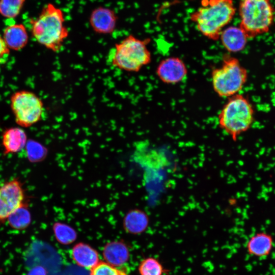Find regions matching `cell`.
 Segmentation results:
<instances>
[{
    "label": "cell",
    "instance_id": "cell-1",
    "mask_svg": "<svg viewBox=\"0 0 275 275\" xmlns=\"http://www.w3.org/2000/svg\"><path fill=\"white\" fill-rule=\"evenodd\" d=\"M65 23L63 10L52 3H48L38 16L30 21L32 34L40 45L57 52L69 36V30Z\"/></svg>",
    "mask_w": 275,
    "mask_h": 275
},
{
    "label": "cell",
    "instance_id": "cell-2",
    "mask_svg": "<svg viewBox=\"0 0 275 275\" xmlns=\"http://www.w3.org/2000/svg\"><path fill=\"white\" fill-rule=\"evenodd\" d=\"M235 12L233 0H201V6L190 14L189 18L204 37L217 41Z\"/></svg>",
    "mask_w": 275,
    "mask_h": 275
},
{
    "label": "cell",
    "instance_id": "cell-3",
    "mask_svg": "<svg viewBox=\"0 0 275 275\" xmlns=\"http://www.w3.org/2000/svg\"><path fill=\"white\" fill-rule=\"evenodd\" d=\"M217 117L219 128L233 141L247 131L254 121V109L250 100L239 93L228 98Z\"/></svg>",
    "mask_w": 275,
    "mask_h": 275
},
{
    "label": "cell",
    "instance_id": "cell-4",
    "mask_svg": "<svg viewBox=\"0 0 275 275\" xmlns=\"http://www.w3.org/2000/svg\"><path fill=\"white\" fill-rule=\"evenodd\" d=\"M149 38L144 40L130 34L115 44L110 56L114 67L128 72H138L151 62V53L148 47Z\"/></svg>",
    "mask_w": 275,
    "mask_h": 275
},
{
    "label": "cell",
    "instance_id": "cell-5",
    "mask_svg": "<svg viewBox=\"0 0 275 275\" xmlns=\"http://www.w3.org/2000/svg\"><path fill=\"white\" fill-rule=\"evenodd\" d=\"M239 27L248 39L267 33L274 19L275 10L270 0H240Z\"/></svg>",
    "mask_w": 275,
    "mask_h": 275
},
{
    "label": "cell",
    "instance_id": "cell-6",
    "mask_svg": "<svg viewBox=\"0 0 275 275\" xmlns=\"http://www.w3.org/2000/svg\"><path fill=\"white\" fill-rule=\"evenodd\" d=\"M211 75L213 89L222 98L238 94L248 77L246 69L238 59L229 54L224 56L221 65L213 68Z\"/></svg>",
    "mask_w": 275,
    "mask_h": 275
},
{
    "label": "cell",
    "instance_id": "cell-7",
    "mask_svg": "<svg viewBox=\"0 0 275 275\" xmlns=\"http://www.w3.org/2000/svg\"><path fill=\"white\" fill-rule=\"evenodd\" d=\"M10 107L16 123L20 127L27 128L40 121L44 104L41 99L34 92L20 90L11 95Z\"/></svg>",
    "mask_w": 275,
    "mask_h": 275
},
{
    "label": "cell",
    "instance_id": "cell-8",
    "mask_svg": "<svg viewBox=\"0 0 275 275\" xmlns=\"http://www.w3.org/2000/svg\"><path fill=\"white\" fill-rule=\"evenodd\" d=\"M22 182L13 178L0 185V222H5L19 207L27 203Z\"/></svg>",
    "mask_w": 275,
    "mask_h": 275
},
{
    "label": "cell",
    "instance_id": "cell-9",
    "mask_svg": "<svg viewBox=\"0 0 275 275\" xmlns=\"http://www.w3.org/2000/svg\"><path fill=\"white\" fill-rule=\"evenodd\" d=\"M156 74L162 82L175 85L181 82L186 77L188 68L181 58L170 57L159 62L156 69Z\"/></svg>",
    "mask_w": 275,
    "mask_h": 275
},
{
    "label": "cell",
    "instance_id": "cell-10",
    "mask_svg": "<svg viewBox=\"0 0 275 275\" xmlns=\"http://www.w3.org/2000/svg\"><path fill=\"white\" fill-rule=\"evenodd\" d=\"M118 19V16L114 10L99 6L91 11L89 22L91 28L96 34L111 35L116 29Z\"/></svg>",
    "mask_w": 275,
    "mask_h": 275
},
{
    "label": "cell",
    "instance_id": "cell-11",
    "mask_svg": "<svg viewBox=\"0 0 275 275\" xmlns=\"http://www.w3.org/2000/svg\"><path fill=\"white\" fill-rule=\"evenodd\" d=\"M1 140L4 155L21 151L28 141L25 131L19 126L6 128L2 133Z\"/></svg>",
    "mask_w": 275,
    "mask_h": 275
},
{
    "label": "cell",
    "instance_id": "cell-12",
    "mask_svg": "<svg viewBox=\"0 0 275 275\" xmlns=\"http://www.w3.org/2000/svg\"><path fill=\"white\" fill-rule=\"evenodd\" d=\"M248 39L244 32L239 27L230 26L221 33L219 40L223 47L230 53H237L243 50Z\"/></svg>",
    "mask_w": 275,
    "mask_h": 275
},
{
    "label": "cell",
    "instance_id": "cell-13",
    "mask_svg": "<svg viewBox=\"0 0 275 275\" xmlns=\"http://www.w3.org/2000/svg\"><path fill=\"white\" fill-rule=\"evenodd\" d=\"M4 41L10 50H20L28 43L29 35L22 23H15L7 26L2 35Z\"/></svg>",
    "mask_w": 275,
    "mask_h": 275
},
{
    "label": "cell",
    "instance_id": "cell-14",
    "mask_svg": "<svg viewBox=\"0 0 275 275\" xmlns=\"http://www.w3.org/2000/svg\"><path fill=\"white\" fill-rule=\"evenodd\" d=\"M149 224V217L144 210L134 208L125 214L123 226L126 232L132 234H141L146 230Z\"/></svg>",
    "mask_w": 275,
    "mask_h": 275
},
{
    "label": "cell",
    "instance_id": "cell-15",
    "mask_svg": "<svg viewBox=\"0 0 275 275\" xmlns=\"http://www.w3.org/2000/svg\"><path fill=\"white\" fill-rule=\"evenodd\" d=\"M273 238L266 232H259L252 236L246 243V251L250 255L257 257H265L271 252Z\"/></svg>",
    "mask_w": 275,
    "mask_h": 275
},
{
    "label": "cell",
    "instance_id": "cell-16",
    "mask_svg": "<svg viewBox=\"0 0 275 275\" xmlns=\"http://www.w3.org/2000/svg\"><path fill=\"white\" fill-rule=\"evenodd\" d=\"M71 256L78 265L89 270H91L99 262L97 252L84 243L74 246L71 250Z\"/></svg>",
    "mask_w": 275,
    "mask_h": 275
},
{
    "label": "cell",
    "instance_id": "cell-17",
    "mask_svg": "<svg viewBox=\"0 0 275 275\" xmlns=\"http://www.w3.org/2000/svg\"><path fill=\"white\" fill-rule=\"evenodd\" d=\"M103 257L106 263L113 266H120L129 258V251L126 245L121 241H113L105 246Z\"/></svg>",
    "mask_w": 275,
    "mask_h": 275
},
{
    "label": "cell",
    "instance_id": "cell-18",
    "mask_svg": "<svg viewBox=\"0 0 275 275\" xmlns=\"http://www.w3.org/2000/svg\"><path fill=\"white\" fill-rule=\"evenodd\" d=\"M9 226L16 230H23L26 229L31 224L32 215L29 204L26 203L13 212L7 221Z\"/></svg>",
    "mask_w": 275,
    "mask_h": 275
},
{
    "label": "cell",
    "instance_id": "cell-19",
    "mask_svg": "<svg viewBox=\"0 0 275 275\" xmlns=\"http://www.w3.org/2000/svg\"><path fill=\"white\" fill-rule=\"evenodd\" d=\"M52 230L57 240L63 244L71 243L77 237L75 229L64 223H54L52 226Z\"/></svg>",
    "mask_w": 275,
    "mask_h": 275
},
{
    "label": "cell",
    "instance_id": "cell-20",
    "mask_svg": "<svg viewBox=\"0 0 275 275\" xmlns=\"http://www.w3.org/2000/svg\"><path fill=\"white\" fill-rule=\"evenodd\" d=\"M26 0H0V15L4 18L13 19L20 13Z\"/></svg>",
    "mask_w": 275,
    "mask_h": 275
},
{
    "label": "cell",
    "instance_id": "cell-21",
    "mask_svg": "<svg viewBox=\"0 0 275 275\" xmlns=\"http://www.w3.org/2000/svg\"><path fill=\"white\" fill-rule=\"evenodd\" d=\"M140 275H166L168 270L156 259L148 257L143 260L139 266Z\"/></svg>",
    "mask_w": 275,
    "mask_h": 275
},
{
    "label": "cell",
    "instance_id": "cell-22",
    "mask_svg": "<svg viewBox=\"0 0 275 275\" xmlns=\"http://www.w3.org/2000/svg\"><path fill=\"white\" fill-rule=\"evenodd\" d=\"M29 160L32 162L43 161L46 157L48 150L43 145L34 140L28 141L25 148Z\"/></svg>",
    "mask_w": 275,
    "mask_h": 275
},
{
    "label": "cell",
    "instance_id": "cell-23",
    "mask_svg": "<svg viewBox=\"0 0 275 275\" xmlns=\"http://www.w3.org/2000/svg\"><path fill=\"white\" fill-rule=\"evenodd\" d=\"M91 275H126L106 262H100L91 270Z\"/></svg>",
    "mask_w": 275,
    "mask_h": 275
},
{
    "label": "cell",
    "instance_id": "cell-24",
    "mask_svg": "<svg viewBox=\"0 0 275 275\" xmlns=\"http://www.w3.org/2000/svg\"><path fill=\"white\" fill-rule=\"evenodd\" d=\"M10 50L7 46L2 35L0 33V61L9 55Z\"/></svg>",
    "mask_w": 275,
    "mask_h": 275
},
{
    "label": "cell",
    "instance_id": "cell-25",
    "mask_svg": "<svg viewBox=\"0 0 275 275\" xmlns=\"http://www.w3.org/2000/svg\"><path fill=\"white\" fill-rule=\"evenodd\" d=\"M26 275H46V272L42 266H35L30 270Z\"/></svg>",
    "mask_w": 275,
    "mask_h": 275
},
{
    "label": "cell",
    "instance_id": "cell-26",
    "mask_svg": "<svg viewBox=\"0 0 275 275\" xmlns=\"http://www.w3.org/2000/svg\"></svg>",
    "mask_w": 275,
    "mask_h": 275
}]
</instances>
